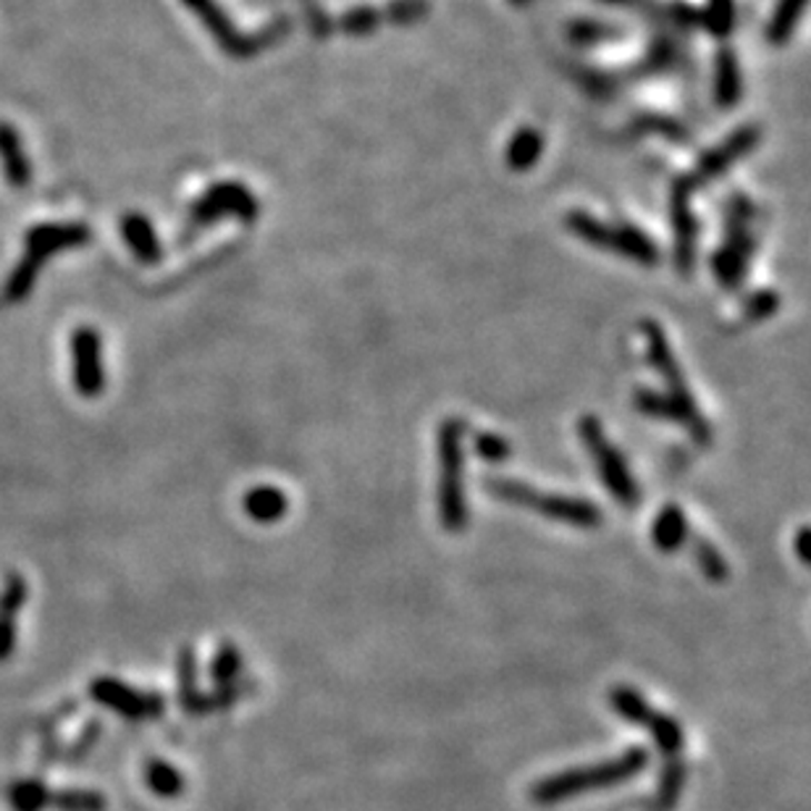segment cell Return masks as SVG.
<instances>
[{
    "instance_id": "34",
    "label": "cell",
    "mask_w": 811,
    "mask_h": 811,
    "mask_svg": "<svg viewBox=\"0 0 811 811\" xmlns=\"http://www.w3.org/2000/svg\"><path fill=\"white\" fill-rule=\"evenodd\" d=\"M48 807L58 811H106V799L95 791H58L50 793Z\"/></svg>"
},
{
    "instance_id": "33",
    "label": "cell",
    "mask_w": 811,
    "mask_h": 811,
    "mask_svg": "<svg viewBox=\"0 0 811 811\" xmlns=\"http://www.w3.org/2000/svg\"><path fill=\"white\" fill-rule=\"evenodd\" d=\"M473 452H476L484 463L500 465L513 455V444H510L502 434H494V431H478V434H473Z\"/></svg>"
},
{
    "instance_id": "5",
    "label": "cell",
    "mask_w": 811,
    "mask_h": 811,
    "mask_svg": "<svg viewBox=\"0 0 811 811\" xmlns=\"http://www.w3.org/2000/svg\"><path fill=\"white\" fill-rule=\"evenodd\" d=\"M756 206L746 195H733L725 208V239L712 258L714 276L722 289H738L746 281L751 258H754V218Z\"/></svg>"
},
{
    "instance_id": "16",
    "label": "cell",
    "mask_w": 811,
    "mask_h": 811,
    "mask_svg": "<svg viewBox=\"0 0 811 811\" xmlns=\"http://www.w3.org/2000/svg\"><path fill=\"white\" fill-rule=\"evenodd\" d=\"M743 98V75L738 53L730 46H722L714 58V100L722 111H733Z\"/></svg>"
},
{
    "instance_id": "37",
    "label": "cell",
    "mask_w": 811,
    "mask_h": 811,
    "mask_svg": "<svg viewBox=\"0 0 811 811\" xmlns=\"http://www.w3.org/2000/svg\"><path fill=\"white\" fill-rule=\"evenodd\" d=\"M610 34H612L610 27L599 24V21L591 19L575 21V24L570 27V40H573L575 46H599V42H604Z\"/></svg>"
},
{
    "instance_id": "19",
    "label": "cell",
    "mask_w": 811,
    "mask_h": 811,
    "mask_svg": "<svg viewBox=\"0 0 811 811\" xmlns=\"http://www.w3.org/2000/svg\"><path fill=\"white\" fill-rule=\"evenodd\" d=\"M0 164H3L6 179L11 187H27L32 179V168H29L27 152L21 148V137L17 127L9 121H0Z\"/></svg>"
},
{
    "instance_id": "12",
    "label": "cell",
    "mask_w": 811,
    "mask_h": 811,
    "mask_svg": "<svg viewBox=\"0 0 811 811\" xmlns=\"http://www.w3.org/2000/svg\"><path fill=\"white\" fill-rule=\"evenodd\" d=\"M693 192L696 187L689 179H675L670 189V218H672V237H675V266L681 276H691L693 263H696V239H699V221L693 214Z\"/></svg>"
},
{
    "instance_id": "23",
    "label": "cell",
    "mask_w": 811,
    "mask_h": 811,
    "mask_svg": "<svg viewBox=\"0 0 811 811\" xmlns=\"http://www.w3.org/2000/svg\"><path fill=\"white\" fill-rule=\"evenodd\" d=\"M610 706L620 720L631 722V725H649L654 709L644 699V693L635 691L633 685H615L610 691Z\"/></svg>"
},
{
    "instance_id": "11",
    "label": "cell",
    "mask_w": 811,
    "mask_h": 811,
    "mask_svg": "<svg viewBox=\"0 0 811 811\" xmlns=\"http://www.w3.org/2000/svg\"><path fill=\"white\" fill-rule=\"evenodd\" d=\"M71 382L82 397H100L106 389V365H103V339L92 326H77L71 332Z\"/></svg>"
},
{
    "instance_id": "39",
    "label": "cell",
    "mask_w": 811,
    "mask_h": 811,
    "mask_svg": "<svg viewBox=\"0 0 811 811\" xmlns=\"http://www.w3.org/2000/svg\"><path fill=\"white\" fill-rule=\"evenodd\" d=\"M510 3H513V6H525V3H528V0H510Z\"/></svg>"
},
{
    "instance_id": "6",
    "label": "cell",
    "mask_w": 811,
    "mask_h": 811,
    "mask_svg": "<svg viewBox=\"0 0 811 811\" xmlns=\"http://www.w3.org/2000/svg\"><path fill=\"white\" fill-rule=\"evenodd\" d=\"M565 226L573 237L596 250L620 255V258L639 263V266H656L660 263V247L644 229L633 224H606L602 218L591 216L589 210H570Z\"/></svg>"
},
{
    "instance_id": "18",
    "label": "cell",
    "mask_w": 811,
    "mask_h": 811,
    "mask_svg": "<svg viewBox=\"0 0 811 811\" xmlns=\"http://www.w3.org/2000/svg\"><path fill=\"white\" fill-rule=\"evenodd\" d=\"M121 237L140 263H148V266H152V263H158L160 258H164V247H160L158 234H156V229H152L148 216H142V214L123 216Z\"/></svg>"
},
{
    "instance_id": "40",
    "label": "cell",
    "mask_w": 811,
    "mask_h": 811,
    "mask_svg": "<svg viewBox=\"0 0 811 811\" xmlns=\"http://www.w3.org/2000/svg\"><path fill=\"white\" fill-rule=\"evenodd\" d=\"M610 3H631V0H610Z\"/></svg>"
},
{
    "instance_id": "30",
    "label": "cell",
    "mask_w": 811,
    "mask_h": 811,
    "mask_svg": "<svg viewBox=\"0 0 811 811\" xmlns=\"http://www.w3.org/2000/svg\"><path fill=\"white\" fill-rule=\"evenodd\" d=\"M50 801V791L40 780H19L9 788V803L13 811H42Z\"/></svg>"
},
{
    "instance_id": "10",
    "label": "cell",
    "mask_w": 811,
    "mask_h": 811,
    "mask_svg": "<svg viewBox=\"0 0 811 811\" xmlns=\"http://www.w3.org/2000/svg\"><path fill=\"white\" fill-rule=\"evenodd\" d=\"M260 206L258 197L239 181H216L206 192L195 200L189 210V229H202V226L218 221V218H239L250 224L258 218Z\"/></svg>"
},
{
    "instance_id": "1",
    "label": "cell",
    "mask_w": 811,
    "mask_h": 811,
    "mask_svg": "<svg viewBox=\"0 0 811 811\" xmlns=\"http://www.w3.org/2000/svg\"><path fill=\"white\" fill-rule=\"evenodd\" d=\"M641 334L646 342V355L652 368L660 374L664 392L654 389H635L633 405L641 415H649L654 421H670L685 428L699 447H709L714 438V431L709 421L701 415L696 399L689 382H685L681 363H678L675 349H672L667 332L654 318L641 320Z\"/></svg>"
},
{
    "instance_id": "25",
    "label": "cell",
    "mask_w": 811,
    "mask_h": 811,
    "mask_svg": "<svg viewBox=\"0 0 811 811\" xmlns=\"http://www.w3.org/2000/svg\"><path fill=\"white\" fill-rule=\"evenodd\" d=\"M179 701L185 704L189 714H208V696H202L195 685V654L192 649H185L179 656Z\"/></svg>"
},
{
    "instance_id": "13",
    "label": "cell",
    "mask_w": 811,
    "mask_h": 811,
    "mask_svg": "<svg viewBox=\"0 0 811 811\" xmlns=\"http://www.w3.org/2000/svg\"><path fill=\"white\" fill-rule=\"evenodd\" d=\"M759 140H762V129L756 123H746V127L735 129L728 140H722L718 148H712L704 156L699 158V164L693 166L691 174H685V179L691 181L693 187H704L709 181L720 179L722 174H728L738 160L751 156L756 150Z\"/></svg>"
},
{
    "instance_id": "26",
    "label": "cell",
    "mask_w": 811,
    "mask_h": 811,
    "mask_svg": "<svg viewBox=\"0 0 811 811\" xmlns=\"http://www.w3.org/2000/svg\"><path fill=\"white\" fill-rule=\"evenodd\" d=\"M683 785H685V767L678 762L675 756H670L667 764H664L660 772V783H656V799H654L656 811L675 809V803L681 801Z\"/></svg>"
},
{
    "instance_id": "2",
    "label": "cell",
    "mask_w": 811,
    "mask_h": 811,
    "mask_svg": "<svg viewBox=\"0 0 811 811\" xmlns=\"http://www.w3.org/2000/svg\"><path fill=\"white\" fill-rule=\"evenodd\" d=\"M649 767V751L644 746H631L623 754L604 759V762L573 767V770L554 772L550 778L531 785V801L536 807H557L562 801L578 799L581 793L599 791V788H615L627 783L635 774Z\"/></svg>"
},
{
    "instance_id": "3",
    "label": "cell",
    "mask_w": 811,
    "mask_h": 811,
    "mask_svg": "<svg viewBox=\"0 0 811 811\" xmlns=\"http://www.w3.org/2000/svg\"><path fill=\"white\" fill-rule=\"evenodd\" d=\"M465 436L463 418H447L438 426V521L447 533L467 528Z\"/></svg>"
},
{
    "instance_id": "14",
    "label": "cell",
    "mask_w": 811,
    "mask_h": 811,
    "mask_svg": "<svg viewBox=\"0 0 811 811\" xmlns=\"http://www.w3.org/2000/svg\"><path fill=\"white\" fill-rule=\"evenodd\" d=\"M90 696L127 720H152L164 714V699L156 696V693H140L129 689L127 683L113 681V678L92 681Z\"/></svg>"
},
{
    "instance_id": "4",
    "label": "cell",
    "mask_w": 811,
    "mask_h": 811,
    "mask_svg": "<svg viewBox=\"0 0 811 811\" xmlns=\"http://www.w3.org/2000/svg\"><path fill=\"white\" fill-rule=\"evenodd\" d=\"M484 488L488 494L500 496L502 502L515 504V507H523V510H531V513L550 517V521L573 525V528L594 531L604 521L602 510H599L591 500H581V496H567V494L538 492V488H533L515 478L486 476Z\"/></svg>"
},
{
    "instance_id": "36",
    "label": "cell",
    "mask_w": 811,
    "mask_h": 811,
    "mask_svg": "<svg viewBox=\"0 0 811 811\" xmlns=\"http://www.w3.org/2000/svg\"><path fill=\"white\" fill-rule=\"evenodd\" d=\"M428 13L426 0H394L392 6H386L384 17L386 24H413V21H421Z\"/></svg>"
},
{
    "instance_id": "20",
    "label": "cell",
    "mask_w": 811,
    "mask_h": 811,
    "mask_svg": "<svg viewBox=\"0 0 811 811\" xmlns=\"http://www.w3.org/2000/svg\"><path fill=\"white\" fill-rule=\"evenodd\" d=\"M243 507L250 521L260 525H274L289 513V496L276 486H255L245 494Z\"/></svg>"
},
{
    "instance_id": "28",
    "label": "cell",
    "mask_w": 811,
    "mask_h": 811,
    "mask_svg": "<svg viewBox=\"0 0 811 811\" xmlns=\"http://www.w3.org/2000/svg\"><path fill=\"white\" fill-rule=\"evenodd\" d=\"M699 19L712 38H730L735 29V0H706L704 13Z\"/></svg>"
},
{
    "instance_id": "7",
    "label": "cell",
    "mask_w": 811,
    "mask_h": 811,
    "mask_svg": "<svg viewBox=\"0 0 811 811\" xmlns=\"http://www.w3.org/2000/svg\"><path fill=\"white\" fill-rule=\"evenodd\" d=\"M90 237L92 231L87 224H42L38 229L29 231L24 258L19 260V266L9 276V284H6V299H11V303L27 299L34 281H38L42 263L50 255L90 243Z\"/></svg>"
},
{
    "instance_id": "17",
    "label": "cell",
    "mask_w": 811,
    "mask_h": 811,
    "mask_svg": "<svg viewBox=\"0 0 811 811\" xmlns=\"http://www.w3.org/2000/svg\"><path fill=\"white\" fill-rule=\"evenodd\" d=\"M689 536L691 528H689V517H685V510L681 504H664L660 513H656L652 525V541L656 552L662 554L681 552Z\"/></svg>"
},
{
    "instance_id": "21",
    "label": "cell",
    "mask_w": 811,
    "mask_h": 811,
    "mask_svg": "<svg viewBox=\"0 0 811 811\" xmlns=\"http://www.w3.org/2000/svg\"><path fill=\"white\" fill-rule=\"evenodd\" d=\"M544 156V135L536 127H523L510 137L507 150H504V160H507L510 171L525 174L538 164Z\"/></svg>"
},
{
    "instance_id": "27",
    "label": "cell",
    "mask_w": 811,
    "mask_h": 811,
    "mask_svg": "<svg viewBox=\"0 0 811 811\" xmlns=\"http://www.w3.org/2000/svg\"><path fill=\"white\" fill-rule=\"evenodd\" d=\"M693 557H696V565L706 581L725 583L730 578L728 560L722 557V552L709 538L693 536Z\"/></svg>"
},
{
    "instance_id": "31",
    "label": "cell",
    "mask_w": 811,
    "mask_h": 811,
    "mask_svg": "<svg viewBox=\"0 0 811 811\" xmlns=\"http://www.w3.org/2000/svg\"><path fill=\"white\" fill-rule=\"evenodd\" d=\"M386 24V17L382 9H370V6H357V9L347 11L345 17H339V29L347 34H355V38H363V34L376 32L378 27Z\"/></svg>"
},
{
    "instance_id": "9",
    "label": "cell",
    "mask_w": 811,
    "mask_h": 811,
    "mask_svg": "<svg viewBox=\"0 0 811 811\" xmlns=\"http://www.w3.org/2000/svg\"><path fill=\"white\" fill-rule=\"evenodd\" d=\"M578 436L591 459H594V467L606 492L615 496V502L623 504V507H635L641 496L639 484H635L625 457L620 455L615 444L606 436L602 421L596 415H583L578 421Z\"/></svg>"
},
{
    "instance_id": "32",
    "label": "cell",
    "mask_w": 811,
    "mask_h": 811,
    "mask_svg": "<svg viewBox=\"0 0 811 811\" xmlns=\"http://www.w3.org/2000/svg\"><path fill=\"white\" fill-rule=\"evenodd\" d=\"M239 670H243V654H239L237 646L226 641V644L218 646L214 662H210V678L218 685H229L237 681Z\"/></svg>"
},
{
    "instance_id": "22",
    "label": "cell",
    "mask_w": 811,
    "mask_h": 811,
    "mask_svg": "<svg viewBox=\"0 0 811 811\" xmlns=\"http://www.w3.org/2000/svg\"><path fill=\"white\" fill-rule=\"evenodd\" d=\"M809 0H778L772 9V17L764 27V40L774 48H783L791 42L795 27L807 11Z\"/></svg>"
},
{
    "instance_id": "24",
    "label": "cell",
    "mask_w": 811,
    "mask_h": 811,
    "mask_svg": "<svg viewBox=\"0 0 811 811\" xmlns=\"http://www.w3.org/2000/svg\"><path fill=\"white\" fill-rule=\"evenodd\" d=\"M145 780H148V788L158 799H177L187 788L185 774L177 767L164 762V759H150L148 770H145Z\"/></svg>"
},
{
    "instance_id": "8",
    "label": "cell",
    "mask_w": 811,
    "mask_h": 811,
    "mask_svg": "<svg viewBox=\"0 0 811 811\" xmlns=\"http://www.w3.org/2000/svg\"><path fill=\"white\" fill-rule=\"evenodd\" d=\"M185 6L189 11L197 13V19L206 24V29L210 32V38L218 42V48L224 50L226 56L231 58H253L268 50L270 46L284 40V34L289 32V21L279 19L274 24L260 29L255 34H245L234 27V21L229 19L221 6L216 0H185Z\"/></svg>"
},
{
    "instance_id": "35",
    "label": "cell",
    "mask_w": 811,
    "mask_h": 811,
    "mask_svg": "<svg viewBox=\"0 0 811 811\" xmlns=\"http://www.w3.org/2000/svg\"><path fill=\"white\" fill-rule=\"evenodd\" d=\"M778 305H780L778 291H774V289H759L746 299V305H743V318H746L749 324H756V320L772 318L774 310H778Z\"/></svg>"
},
{
    "instance_id": "38",
    "label": "cell",
    "mask_w": 811,
    "mask_h": 811,
    "mask_svg": "<svg viewBox=\"0 0 811 811\" xmlns=\"http://www.w3.org/2000/svg\"><path fill=\"white\" fill-rule=\"evenodd\" d=\"M809 538H811V531L809 525H803V528L799 531V536H795V554H799L801 565L809 567L811 565V554H809Z\"/></svg>"
},
{
    "instance_id": "29",
    "label": "cell",
    "mask_w": 811,
    "mask_h": 811,
    "mask_svg": "<svg viewBox=\"0 0 811 811\" xmlns=\"http://www.w3.org/2000/svg\"><path fill=\"white\" fill-rule=\"evenodd\" d=\"M649 730H652V738L656 749L662 751L664 756H678V751L683 749V728L681 722L664 712H654L652 720H649Z\"/></svg>"
},
{
    "instance_id": "15",
    "label": "cell",
    "mask_w": 811,
    "mask_h": 811,
    "mask_svg": "<svg viewBox=\"0 0 811 811\" xmlns=\"http://www.w3.org/2000/svg\"><path fill=\"white\" fill-rule=\"evenodd\" d=\"M27 599V581L19 573L6 575L0 594V662H6L17 649V617Z\"/></svg>"
}]
</instances>
